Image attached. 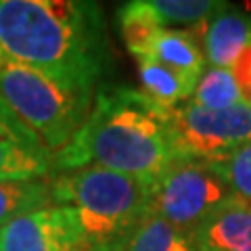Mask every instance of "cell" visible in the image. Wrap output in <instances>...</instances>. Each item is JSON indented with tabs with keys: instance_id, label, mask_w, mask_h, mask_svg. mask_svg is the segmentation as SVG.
<instances>
[{
	"instance_id": "6da1fadb",
	"label": "cell",
	"mask_w": 251,
	"mask_h": 251,
	"mask_svg": "<svg viewBox=\"0 0 251 251\" xmlns=\"http://www.w3.org/2000/svg\"><path fill=\"white\" fill-rule=\"evenodd\" d=\"M0 44L6 54L94 99L111 69L103 11L80 0H0Z\"/></svg>"
},
{
	"instance_id": "7a4b0ae2",
	"label": "cell",
	"mask_w": 251,
	"mask_h": 251,
	"mask_svg": "<svg viewBox=\"0 0 251 251\" xmlns=\"http://www.w3.org/2000/svg\"><path fill=\"white\" fill-rule=\"evenodd\" d=\"M178 157L166 109L143 90L103 84L82 128L54 155V174L100 166L153 186Z\"/></svg>"
},
{
	"instance_id": "3957f363",
	"label": "cell",
	"mask_w": 251,
	"mask_h": 251,
	"mask_svg": "<svg viewBox=\"0 0 251 251\" xmlns=\"http://www.w3.org/2000/svg\"><path fill=\"white\" fill-rule=\"evenodd\" d=\"M54 205L74 211L86 251H124L149 214L151 184L100 166L50 178Z\"/></svg>"
},
{
	"instance_id": "277c9868",
	"label": "cell",
	"mask_w": 251,
	"mask_h": 251,
	"mask_svg": "<svg viewBox=\"0 0 251 251\" xmlns=\"http://www.w3.org/2000/svg\"><path fill=\"white\" fill-rule=\"evenodd\" d=\"M0 100L57 155L82 128L92 99L17 61L0 67Z\"/></svg>"
},
{
	"instance_id": "5b68a950",
	"label": "cell",
	"mask_w": 251,
	"mask_h": 251,
	"mask_svg": "<svg viewBox=\"0 0 251 251\" xmlns=\"http://www.w3.org/2000/svg\"><path fill=\"white\" fill-rule=\"evenodd\" d=\"M237 195L211 161L178 157L151 186L149 211L186 234L230 203Z\"/></svg>"
},
{
	"instance_id": "8992f818",
	"label": "cell",
	"mask_w": 251,
	"mask_h": 251,
	"mask_svg": "<svg viewBox=\"0 0 251 251\" xmlns=\"http://www.w3.org/2000/svg\"><path fill=\"white\" fill-rule=\"evenodd\" d=\"M180 157L218 161L251 145V105L205 109L193 100L166 109Z\"/></svg>"
},
{
	"instance_id": "52a82bcc",
	"label": "cell",
	"mask_w": 251,
	"mask_h": 251,
	"mask_svg": "<svg viewBox=\"0 0 251 251\" xmlns=\"http://www.w3.org/2000/svg\"><path fill=\"white\" fill-rule=\"evenodd\" d=\"M0 251H86L74 211L49 205L0 228Z\"/></svg>"
},
{
	"instance_id": "ba28073f",
	"label": "cell",
	"mask_w": 251,
	"mask_h": 251,
	"mask_svg": "<svg viewBox=\"0 0 251 251\" xmlns=\"http://www.w3.org/2000/svg\"><path fill=\"white\" fill-rule=\"evenodd\" d=\"M54 153L0 100V180H50Z\"/></svg>"
},
{
	"instance_id": "9c48e42d",
	"label": "cell",
	"mask_w": 251,
	"mask_h": 251,
	"mask_svg": "<svg viewBox=\"0 0 251 251\" xmlns=\"http://www.w3.org/2000/svg\"><path fill=\"white\" fill-rule=\"evenodd\" d=\"M193 31L201 40L207 65L230 69L239 54L251 44V13L222 2L203 25Z\"/></svg>"
},
{
	"instance_id": "30bf717a",
	"label": "cell",
	"mask_w": 251,
	"mask_h": 251,
	"mask_svg": "<svg viewBox=\"0 0 251 251\" xmlns=\"http://www.w3.org/2000/svg\"><path fill=\"white\" fill-rule=\"evenodd\" d=\"M203 251H251V201L234 197L193 234Z\"/></svg>"
},
{
	"instance_id": "8fae6325",
	"label": "cell",
	"mask_w": 251,
	"mask_h": 251,
	"mask_svg": "<svg viewBox=\"0 0 251 251\" xmlns=\"http://www.w3.org/2000/svg\"><path fill=\"white\" fill-rule=\"evenodd\" d=\"M149 59L159 61L161 65L172 67L195 80H199L201 72L207 67L197 34L182 27H163L153 40Z\"/></svg>"
},
{
	"instance_id": "7c38bea8",
	"label": "cell",
	"mask_w": 251,
	"mask_h": 251,
	"mask_svg": "<svg viewBox=\"0 0 251 251\" xmlns=\"http://www.w3.org/2000/svg\"><path fill=\"white\" fill-rule=\"evenodd\" d=\"M136 63L143 92L155 105H159L161 109H174L191 100L195 84H197L195 77H188L176 69L161 65L155 59H140Z\"/></svg>"
},
{
	"instance_id": "4fadbf2b",
	"label": "cell",
	"mask_w": 251,
	"mask_h": 251,
	"mask_svg": "<svg viewBox=\"0 0 251 251\" xmlns=\"http://www.w3.org/2000/svg\"><path fill=\"white\" fill-rule=\"evenodd\" d=\"M117 23L126 49L136 61L149 59L153 40L166 27L155 13L151 0H132L122 4L117 11Z\"/></svg>"
},
{
	"instance_id": "5bb4252c",
	"label": "cell",
	"mask_w": 251,
	"mask_h": 251,
	"mask_svg": "<svg viewBox=\"0 0 251 251\" xmlns=\"http://www.w3.org/2000/svg\"><path fill=\"white\" fill-rule=\"evenodd\" d=\"M49 205H52L50 180H0V228Z\"/></svg>"
},
{
	"instance_id": "9a60e30c",
	"label": "cell",
	"mask_w": 251,
	"mask_h": 251,
	"mask_svg": "<svg viewBox=\"0 0 251 251\" xmlns=\"http://www.w3.org/2000/svg\"><path fill=\"white\" fill-rule=\"evenodd\" d=\"M124 251H203L193 234L172 226L163 218L149 211L147 218L130 237Z\"/></svg>"
},
{
	"instance_id": "2e32d148",
	"label": "cell",
	"mask_w": 251,
	"mask_h": 251,
	"mask_svg": "<svg viewBox=\"0 0 251 251\" xmlns=\"http://www.w3.org/2000/svg\"><path fill=\"white\" fill-rule=\"evenodd\" d=\"M191 100L205 109H228L245 103L232 69L207 65L195 84Z\"/></svg>"
},
{
	"instance_id": "e0dca14e",
	"label": "cell",
	"mask_w": 251,
	"mask_h": 251,
	"mask_svg": "<svg viewBox=\"0 0 251 251\" xmlns=\"http://www.w3.org/2000/svg\"><path fill=\"white\" fill-rule=\"evenodd\" d=\"M151 4L166 27L182 25V29H195L203 25L222 2H216V0H151Z\"/></svg>"
},
{
	"instance_id": "ac0fdd59",
	"label": "cell",
	"mask_w": 251,
	"mask_h": 251,
	"mask_svg": "<svg viewBox=\"0 0 251 251\" xmlns=\"http://www.w3.org/2000/svg\"><path fill=\"white\" fill-rule=\"evenodd\" d=\"M222 178L228 182L234 195L245 201H251V145L241 147L224 159L211 161Z\"/></svg>"
},
{
	"instance_id": "d6986e66",
	"label": "cell",
	"mask_w": 251,
	"mask_h": 251,
	"mask_svg": "<svg viewBox=\"0 0 251 251\" xmlns=\"http://www.w3.org/2000/svg\"><path fill=\"white\" fill-rule=\"evenodd\" d=\"M230 69H232L234 77H237V84L243 92L245 103L251 105V44L239 54V59L234 61V65Z\"/></svg>"
},
{
	"instance_id": "ffe728a7",
	"label": "cell",
	"mask_w": 251,
	"mask_h": 251,
	"mask_svg": "<svg viewBox=\"0 0 251 251\" xmlns=\"http://www.w3.org/2000/svg\"><path fill=\"white\" fill-rule=\"evenodd\" d=\"M6 61H11V57H9V54H6V50L2 49V44H0V67H2Z\"/></svg>"
}]
</instances>
